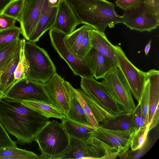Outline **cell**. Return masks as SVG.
<instances>
[{
	"instance_id": "6da1fadb",
	"label": "cell",
	"mask_w": 159,
	"mask_h": 159,
	"mask_svg": "<svg viewBox=\"0 0 159 159\" xmlns=\"http://www.w3.org/2000/svg\"><path fill=\"white\" fill-rule=\"evenodd\" d=\"M49 118L19 101L2 97L0 98V122L20 145L31 143Z\"/></svg>"
},
{
	"instance_id": "7a4b0ae2",
	"label": "cell",
	"mask_w": 159,
	"mask_h": 159,
	"mask_svg": "<svg viewBox=\"0 0 159 159\" xmlns=\"http://www.w3.org/2000/svg\"><path fill=\"white\" fill-rule=\"evenodd\" d=\"M73 9L81 24L89 25L98 31L105 33L106 28L123 24L114 4L106 0H66Z\"/></svg>"
},
{
	"instance_id": "3957f363",
	"label": "cell",
	"mask_w": 159,
	"mask_h": 159,
	"mask_svg": "<svg viewBox=\"0 0 159 159\" xmlns=\"http://www.w3.org/2000/svg\"><path fill=\"white\" fill-rule=\"evenodd\" d=\"M35 141L41 154L36 159H60L69 150L70 137L61 123L49 121L37 134Z\"/></svg>"
},
{
	"instance_id": "277c9868",
	"label": "cell",
	"mask_w": 159,
	"mask_h": 159,
	"mask_svg": "<svg viewBox=\"0 0 159 159\" xmlns=\"http://www.w3.org/2000/svg\"><path fill=\"white\" fill-rule=\"evenodd\" d=\"M24 56L25 78L44 84L57 73L47 52L35 43L25 42Z\"/></svg>"
},
{
	"instance_id": "5b68a950",
	"label": "cell",
	"mask_w": 159,
	"mask_h": 159,
	"mask_svg": "<svg viewBox=\"0 0 159 159\" xmlns=\"http://www.w3.org/2000/svg\"><path fill=\"white\" fill-rule=\"evenodd\" d=\"M100 82L102 87L126 113H132L136 105L127 81L117 67L112 69Z\"/></svg>"
},
{
	"instance_id": "8992f818",
	"label": "cell",
	"mask_w": 159,
	"mask_h": 159,
	"mask_svg": "<svg viewBox=\"0 0 159 159\" xmlns=\"http://www.w3.org/2000/svg\"><path fill=\"white\" fill-rule=\"evenodd\" d=\"M52 44L60 57L67 63L75 75L81 78L93 77L83 59L79 58L72 51L67 42L66 34L55 30H50Z\"/></svg>"
},
{
	"instance_id": "52a82bcc",
	"label": "cell",
	"mask_w": 159,
	"mask_h": 159,
	"mask_svg": "<svg viewBox=\"0 0 159 159\" xmlns=\"http://www.w3.org/2000/svg\"><path fill=\"white\" fill-rule=\"evenodd\" d=\"M123 24L130 30L150 32L159 25V16L153 13L143 1L138 5L124 10Z\"/></svg>"
},
{
	"instance_id": "ba28073f",
	"label": "cell",
	"mask_w": 159,
	"mask_h": 159,
	"mask_svg": "<svg viewBox=\"0 0 159 159\" xmlns=\"http://www.w3.org/2000/svg\"><path fill=\"white\" fill-rule=\"evenodd\" d=\"M69 151L60 159H107L108 151L106 146L93 136L87 140L70 138Z\"/></svg>"
},
{
	"instance_id": "9c48e42d",
	"label": "cell",
	"mask_w": 159,
	"mask_h": 159,
	"mask_svg": "<svg viewBox=\"0 0 159 159\" xmlns=\"http://www.w3.org/2000/svg\"><path fill=\"white\" fill-rule=\"evenodd\" d=\"M134 131L113 130L99 126L93 136L106 146L108 152V159H114L117 156L120 157L129 149Z\"/></svg>"
},
{
	"instance_id": "30bf717a",
	"label": "cell",
	"mask_w": 159,
	"mask_h": 159,
	"mask_svg": "<svg viewBox=\"0 0 159 159\" xmlns=\"http://www.w3.org/2000/svg\"><path fill=\"white\" fill-rule=\"evenodd\" d=\"M118 65L129 86L132 95L139 103L146 82L147 72L136 67L128 59L121 48L114 45Z\"/></svg>"
},
{
	"instance_id": "8fae6325",
	"label": "cell",
	"mask_w": 159,
	"mask_h": 159,
	"mask_svg": "<svg viewBox=\"0 0 159 159\" xmlns=\"http://www.w3.org/2000/svg\"><path fill=\"white\" fill-rule=\"evenodd\" d=\"M3 97L19 101H39L51 103L44 84L25 78L14 83L4 93Z\"/></svg>"
},
{
	"instance_id": "7c38bea8",
	"label": "cell",
	"mask_w": 159,
	"mask_h": 159,
	"mask_svg": "<svg viewBox=\"0 0 159 159\" xmlns=\"http://www.w3.org/2000/svg\"><path fill=\"white\" fill-rule=\"evenodd\" d=\"M44 84L51 103L66 116L75 89L57 73Z\"/></svg>"
},
{
	"instance_id": "4fadbf2b",
	"label": "cell",
	"mask_w": 159,
	"mask_h": 159,
	"mask_svg": "<svg viewBox=\"0 0 159 159\" xmlns=\"http://www.w3.org/2000/svg\"><path fill=\"white\" fill-rule=\"evenodd\" d=\"M81 90L112 115L118 116L125 113L93 77L81 78Z\"/></svg>"
},
{
	"instance_id": "5bb4252c",
	"label": "cell",
	"mask_w": 159,
	"mask_h": 159,
	"mask_svg": "<svg viewBox=\"0 0 159 159\" xmlns=\"http://www.w3.org/2000/svg\"><path fill=\"white\" fill-rule=\"evenodd\" d=\"M44 0H25L18 20L21 34L28 41L35 31L42 15Z\"/></svg>"
},
{
	"instance_id": "9a60e30c",
	"label": "cell",
	"mask_w": 159,
	"mask_h": 159,
	"mask_svg": "<svg viewBox=\"0 0 159 159\" xmlns=\"http://www.w3.org/2000/svg\"><path fill=\"white\" fill-rule=\"evenodd\" d=\"M80 24L70 4L66 0H61L57 7L55 21L51 29L55 30L68 35Z\"/></svg>"
},
{
	"instance_id": "2e32d148",
	"label": "cell",
	"mask_w": 159,
	"mask_h": 159,
	"mask_svg": "<svg viewBox=\"0 0 159 159\" xmlns=\"http://www.w3.org/2000/svg\"><path fill=\"white\" fill-rule=\"evenodd\" d=\"M83 59L96 79L102 78L116 67L110 59L92 47Z\"/></svg>"
},
{
	"instance_id": "e0dca14e",
	"label": "cell",
	"mask_w": 159,
	"mask_h": 159,
	"mask_svg": "<svg viewBox=\"0 0 159 159\" xmlns=\"http://www.w3.org/2000/svg\"><path fill=\"white\" fill-rule=\"evenodd\" d=\"M150 84V98L148 113L149 131L155 127L159 120V71L155 69L147 72Z\"/></svg>"
},
{
	"instance_id": "ac0fdd59",
	"label": "cell",
	"mask_w": 159,
	"mask_h": 159,
	"mask_svg": "<svg viewBox=\"0 0 159 159\" xmlns=\"http://www.w3.org/2000/svg\"><path fill=\"white\" fill-rule=\"evenodd\" d=\"M91 46L101 54L108 57L118 68V65L114 45L108 40L105 33L93 28L89 31Z\"/></svg>"
},
{
	"instance_id": "d6986e66",
	"label": "cell",
	"mask_w": 159,
	"mask_h": 159,
	"mask_svg": "<svg viewBox=\"0 0 159 159\" xmlns=\"http://www.w3.org/2000/svg\"><path fill=\"white\" fill-rule=\"evenodd\" d=\"M61 120V124L70 138L87 140L93 136L96 129L90 125L77 123L66 118Z\"/></svg>"
},
{
	"instance_id": "ffe728a7",
	"label": "cell",
	"mask_w": 159,
	"mask_h": 159,
	"mask_svg": "<svg viewBox=\"0 0 159 159\" xmlns=\"http://www.w3.org/2000/svg\"><path fill=\"white\" fill-rule=\"evenodd\" d=\"M21 46V39L12 59L0 75V90L3 94L14 83V74L20 61Z\"/></svg>"
},
{
	"instance_id": "44dd1931",
	"label": "cell",
	"mask_w": 159,
	"mask_h": 159,
	"mask_svg": "<svg viewBox=\"0 0 159 159\" xmlns=\"http://www.w3.org/2000/svg\"><path fill=\"white\" fill-rule=\"evenodd\" d=\"M103 128L115 130L134 132L135 130L132 113H127L100 124Z\"/></svg>"
},
{
	"instance_id": "7402d4cb",
	"label": "cell",
	"mask_w": 159,
	"mask_h": 159,
	"mask_svg": "<svg viewBox=\"0 0 159 159\" xmlns=\"http://www.w3.org/2000/svg\"><path fill=\"white\" fill-rule=\"evenodd\" d=\"M20 101L24 105L48 118L53 117L61 119L66 117L65 115L51 103H48L39 101L24 100Z\"/></svg>"
},
{
	"instance_id": "603a6c76",
	"label": "cell",
	"mask_w": 159,
	"mask_h": 159,
	"mask_svg": "<svg viewBox=\"0 0 159 159\" xmlns=\"http://www.w3.org/2000/svg\"><path fill=\"white\" fill-rule=\"evenodd\" d=\"M57 9V7L52 8L42 15L35 31L28 41L36 43L46 32L51 29L55 21Z\"/></svg>"
},
{
	"instance_id": "cb8c5ba5",
	"label": "cell",
	"mask_w": 159,
	"mask_h": 159,
	"mask_svg": "<svg viewBox=\"0 0 159 159\" xmlns=\"http://www.w3.org/2000/svg\"><path fill=\"white\" fill-rule=\"evenodd\" d=\"M80 91L99 125L109 120L114 119L117 116L109 112L102 106L85 93L81 90L80 89Z\"/></svg>"
},
{
	"instance_id": "d4e9b609",
	"label": "cell",
	"mask_w": 159,
	"mask_h": 159,
	"mask_svg": "<svg viewBox=\"0 0 159 159\" xmlns=\"http://www.w3.org/2000/svg\"><path fill=\"white\" fill-rule=\"evenodd\" d=\"M65 118L77 123L90 125L82 107L76 97L75 89L71 98L70 110Z\"/></svg>"
},
{
	"instance_id": "484cf974",
	"label": "cell",
	"mask_w": 159,
	"mask_h": 159,
	"mask_svg": "<svg viewBox=\"0 0 159 159\" xmlns=\"http://www.w3.org/2000/svg\"><path fill=\"white\" fill-rule=\"evenodd\" d=\"M93 28L89 25L84 24L75 30L71 34L66 35L65 39L67 42L78 57L85 34L87 31Z\"/></svg>"
},
{
	"instance_id": "4316f807",
	"label": "cell",
	"mask_w": 159,
	"mask_h": 159,
	"mask_svg": "<svg viewBox=\"0 0 159 159\" xmlns=\"http://www.w3.org/2000/svg\"><path fill=\"white\" fill-rule=\"evenodd\" d=\"M20 42V38L17 39L0 48V71H3L9 64Z\"/></svg>"
},
{
	"instance_id": "83f0119b",
	"label": "cell",
	"mask_w": 159,
	"mask_h": 159,
	"mask_svg": "<svg viewBox=\"0 0 159 159\" xmlns=\"http://www.w3.org/2000/svg\"><path fill=\"white\" fill-rule=\"evenodd\" d=\"M38 156L32 152L17 147L0 150V159H36Z\"/></svg>"
},
{
	"instance_id": "f1b7e54d",
	"label": "cell",
	"mask_w": 159,
	"mask_h": 159,
	"mask_svg": "<svg viewBox=\"0 0 159 159\" xmlns=\"http://www.w3.org/2000/svg\"><path fill=\"white\" fill-rule=\"evenodd\" d=\"M150 124L135 130L132 135L130 143L132 150L135 151L141 148L145 143L149 131Z\"/></svg>"
},
{
	"instance_id": "f546056e",
	"label": "cell",
	"mask_w": 159,
	"mask_h": 159,
	"mask_svg": "<svg viewBox=\"0 0 159 159\" xmlns=\"http://www.w3.org/2000/svg\"><path fill=\"white\" fill-rule=\"evenodd\" d=\"M25 0H13L9 3L0 14H4L18 21L24 5Z\"/></svg>"
},
{
	"instance_id": "4dcf8cb0",
	"label": "cell",
	"mask_w": 159,
	"mask_h": 159,
	"mask_svg": "<svg viewBox=\"0 0 159 159\" xmlns=\"http://www.w3.org/2000/svg\"><path fill=\"white\" fill-rule=\"evenodd\" d=\"M21 33L20 28L16 26L0 31V48L20 38Z\"/></svg>"
},
{
	"instance_id": "1f68e13d",
	"label": "cell",
	"mask_w": 159,
	"mask_h": 159,
	"mask_svg": "<svg viewBox=\"0 0 159 159\" xmlns=\"http://www.w3.org/2000/svg\"><path fill=\"white\" fill-rule=\"evenodd\" d=\"M75 96L83 110L88 122L91 126L97 129L99 125L96 120L90 109L81 95L80 89H75Z\"/></svg>"
},
{
	"instance_id": "d6a6232c",
	"label": "cell",
	"mask_w": 159,
	"mask_h": 159,
	"mask_svg": "<svg viewBox=\"0 0 159 159\" xmlns=\"http://www.w3.org/2000/svg\"><path fill=\"white\" fill-rule=\"evenodd\" d=\"M150 98V84L148 78L146 79L142 92L139 103L143 117L148 121V113Z\"/></svg>"
},
{
	"instance_id": "836d02e7",
	"label": "cell",
	"mask_w": 159,
	"mask_h": 159,
	"mask_svg": "<svg viewBox=\"0 0 159 159\" xmlns=\"http://www.w3.org/2000/svg\"><path fill=\"white\" fill-rule=\"evenodd\" d=\"M17 142L10 138L7 131L0 122V150L17 147Z\"/></svg>"
},
{
	"instance_id": "e575fe53",
	"label": "cell",
	"mask_w": 159,
	"mask_h": 159,
	"mask_svg": "<svg viewBox=\"0 0 159 159\" xmlns=\"http://www.w3.org/2000/svg\"><path fill=\"white\" fill-rule=\"evenodd\" d=\"M132 114L135 130L138 129L140 128L146 126L149 124L148 121L142 116L139 103H138V105L136 107Z\"/></svg>"
},
{
	"instance_id": "d590c367",
	"label": "cell",
	"mask_w": 159,
	"mask_h": 159,
	"mask_svg": "<svg viewBox=\"0 0 159 159\" xmlns=\"http://www.w3.org/2000/svg\"><path fill=\"white\" fill-rule=\"evenodd\" d=\"M21 41L22 46L20 58L14 74L15 80L14 83L25 78L24 72V43L25 42V39H21Z\"/></svg>"
},
{
	"instance_id": "8d00e7d4",
	"label": "cell",
	"mask_w": 159,
	"mask_h": 159,
	"mask_svg": "<svg viewBox=\"0 0 159 159\" xmlns=\"http://www.w3.org/2000/svg\"><path fill=\"white\" fill-rule=\"evenodd\" d=\"M90 30L87 31L84 35L78 55V57L82 60L83 59L91 47L89 34Z\"/></svg>"
},
{
	"instance_id": "74e56055",
	"label": "cell",
	"mask_w": 159,
	"mask_h": 159,
	"mask_svg": "<svg viewBox=\"0 0 159 159\" xmlns=\"http://www.w3.org/2000/svg\"><path fill=\"white\" fill-rule=\"evenodd\" d=\"M16 20L4 14H0V31L15 27Z\"/></svg>"
},
{
	"instance_id": "f35d334b",
	"label": "cell",
	"mask_w": 159,
	"mask_h": 159,
	"mask_svg": "<svg viewBox=\"0 0 159 159\" xmlns=\"http://www.w3.org/2000/svg\"><path fill=\"white\" fill-rule=\"evenodd\" d=\"M144 0H116V6L124 10L138 5Z\"/></svg>"
},
{
	"instance_id": "ab89813d",
	"label": "cell",
	"mask_w": 159,
	"mask_h": 159,
	"mask_svg": "<svg viewBox=\"0 0 159 159\" xmlns=\"http://www.w3.org/2000/svg\"><path fill=\"white\" fill-rule=\"evenodd\" d=\"M143 1L153 13L159 16V0H144Z\"/></svg>"
},
{
	"instance_id": "60d3db41",
	"label": "cell",
	"mask_w": 159,
	"mask_h": 159,
	"mask_svg": "<svg viewBox=\"0 0 159 159\" xmlns=\"http://www.w3.org/2000/svg\"><path fill=\"white\" fill-rule=\"evenodd\" d=\"M49 7L53 8L57 7L61 0H47Z\"/></svg>"
},
{
	"instance_id": "b9f144b4",
	"label": "cell",
	"mask_w": 159,
	"mask_h": 159,
	"mask_svg": "<svg viewBox=\"0 0 159 159\" xmlns=\"http://www.w3.org/2000/svg\"><path fill=\"white\" fill-rule=\"evenodd\" d=\"M13 0H0V13L4 9L7 4Z\"/></svg>"
},
{
	"instance_id": "7bdbcfd3",
	"label": "cell",
	"mask_w": 159,
	"mask_h": 159,
	"mask_svg": "<svg viewBox=\"0 0 159 159\" xmlns=\"http://www.w3.org/2000/svg\"><path fill=\"white\" fill-rule=\"evenodd\" d=\"M52 8L48 7L47 0H44L43 6L42 15L50 10Z\"/></svg>"
},
{
	"instance_id": "ee69618b",
	"label": "cell",
	"mask_w": 159,
	"mask_h": 159,
	"mask_svg": "<svg viewBox=\"0 0 159 159\" xmlns=\"http://www.w3.org/2000/svg\"><path fill=\"white\" fill-rule=\"evenodd\" d=\"M151 40H150L148 43L146 45L145 49V54L146 56H147L148 53L149 52V51L150 50V46H151Z\"/></svg>"
},
{
	"instance_id": "f6af8a7d",
	"label": "cell",
	"mask_w": 159,
	"mask_h": 159,
	"mask_svg": "<svg viewBox=\"0 0 159 159\" xmlns=\"http://www.w3.org/2000/svg\"><path fill=\"white\" fill-rule=\"evenodd\" d=\"M2 72L0 71V76ZM4 95V94L1 92L0 90V98H2Z\"/></svg>"
}]
</instances>
